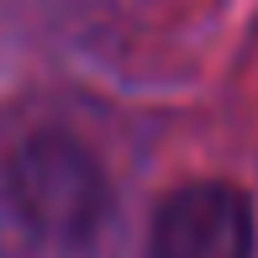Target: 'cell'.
<instances>
[{"mask_svg":"<svg viewBox=\"0 0 258 258\" xmlns=\"http://www.w3.org/2000/svg\"><path fill=\"white\" fill-rule=\"evenodd\" d=\"M153 258H253V206L227 179L169 190L153 211Z\"/></svg>","mask_w":258,"mask_h":258,"instance_id":"2","label":"cell"},{"mask_svg":"<svg viewBox=\"0 0 258 258\" xmlns=\"http://www.w3.org/2000/svg\"><path fill=\"white\" fill-rule=\"evenodd\" d=\"M0 201L37 242H90L105 216V169L69 132H32L0 163Z\"/></svg>","mask_w":258,"mask_h":258,"instance_id":"1","label":"cell"}]
</instances>
